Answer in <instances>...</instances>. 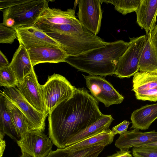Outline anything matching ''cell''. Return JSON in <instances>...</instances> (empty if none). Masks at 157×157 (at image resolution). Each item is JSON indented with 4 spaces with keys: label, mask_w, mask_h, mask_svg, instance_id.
<instances>
[{
    "label": "cell",
    "mask_w": 157,
    "mask_h": 157,
    "mask_svg": "<svg viewBox=\"0 0 157 157\" xmlns=\"http://www.w3.org/2000/svg\"><path fill=\"white\" fill-rule=\"evenodd\" d=\"M48 116L49 137L59 148L102 115L97 100L84 88H76L72 96L54 109Z\"/></svg>",
    "instance_id": "6da1fadb"
},
{
    "label": "cell",
    "mask_w": 157,
    "mask_h": 157,
    "mask_svg": "<svg viewBox=\"0 0 157 157\" xmlns=\"http://www.w3.org/2000/svg\"><path fill=\"white\" fill-rule=\"evenodd\" d=\"M129 44L122 40L108 42L103 46L78 55L68 56L65 62L90 75H112Z\"/></svg>",
    "instance_id": "7a4b0ae2"
},
{
    "label": "cell",
    "mask_w": 157,
    "mask_h": 157,
    "mask_svg": "<svg viewBox=\"0 0 157 157\" xmlns=\"http://www.w3.org/2000/svg\"><path fill=\"white\" fill-rule=\"evenodd\" d=\"M46 0H13V4L2 10L4 25L13 29L33 26L41 13L48 7Z\"/></svg>",
    "instance_id": "3957f363"
},
{
    "label": "cell",
    "mask_w": 157,
    "mask_h": 157,
    "mask_svg": "<svg viewBox=\"0 0 157 157\" xmlns=\"http://www.w3.org/2000/svg\"><path fill=\"white\" fill-rule=\"evenodd\" d=\"M58 42L69 56H75L103 46L108 43L84 27L82 33H45Z\"/></svg>",
    "instance_id": "277c9868"
},
{
    "label": "cell",
    "mask_w": 157,
    "mask_h": 157,
    "mask_svg": "<svg viewBox=\"0 0 157 157\" xmlns=\"http://www.w3.org/2000/svg\"><path fill=\"white\" fill-rule=\"evenodd\" d=\"M41 87L47 115L60 103L71 98L76 88L64 77L55 73L48 76Z\"/></svg>",
    "instance_id": "5b68a950"
},
{
    "label": "cell",
    "mask_w": 157,
    "mask_h": 157,
    "mask_svg": "<svg viewBox=\"0 0 157 157\" xmlns=\"http://www.w3.org/2000/svg\"><path fill=\"white\" fill-rule=\"evenodd\" d=\"M147 39V35L129 38L128 47L118 61L114 75L120 78H128L138 72L140 58Z\"/></svg>",
    "instance_id": "8992f818"
},
{
    "label": "cell",
    "mask_w": 157,
    "mask_h": 157,
    "mask_svg": "<svg viewBox=\"0 0 157 157\" xmlns=\"http://www.w3.org/2000/svg\"><path fill=\"white\" fill-rule=\"evenodd\" d=\"M0 93L14 104L22 112L28 122L29 130L43 132L47 115L36 110L23 97L17 86L5 88Z\"/></svg>",
    "instance_id": "52a82bcc"
},
{
    "label": "cell",
    "mask_w": 157,
    "mask_h": 157,
    "mask_svg": "<svg viewBox=\"0 0 157 157\" xmlns=\"http://www.w3.org/2000/svg\"><path fill=\"white\" fill-rule=\"evenodd\" d=\"M83 76L91 95L105 107L120 104L124 100V97L104 78L98 75Z\"/></svg>",
    "instance_id": "ba28073f"
},
{
    "label": "cell",
    "mask_w": 157,
    "mask_h": 157,
    "mask_svg": "<svg viewBox=\"0 0 157 157\" xmlns=\"http://www.w3.org/2000/svg\"><path fill=\"white\" fill-rule=\"evenodd\" d=\"M22 154L32 157H46L52 151L53 143L49 137L39 131L29 130L17 142Z\"/></svg>",
    "instance_id": "9c48e42d"
},
{
    "label": "cell",
    "mask_w": 157,
    "mask_h": 157,
    "mask_svg": "<svg viewBox=\"0 0 157 157\" xmlns=\"http://www.w3.org/2000/svg\"><path fill=\"white\" fill-rule=\"evenodd\" d=\"M101 0H80L78 1V10L77 13L81 25L94 34L99 33L101 22L102 11Z\"/></svg>",
    "instance_id": "30bf717a"
},
{
    "label": "cell",
    "mask_w": 157,
    "mask_h": 157,
    "mask_svg": "<svg viewBox=\"0 0 157 157\" xmlns=\"http://www.w3.org/2000/svg\"><path fill=\"white\" fill-rule=\"evenodd\" d=\"M19 44L27 50L31 48L54 47L62 48L61 45L41 30L34 26L13 28Z\"/></svg>",
    "instance_id": "8fae6325"
},
{
    "label": "cell",
    "mask_w": 157,
    "mask_h": 157,
    "mask_svg": "<svg viewBox=\"0 0 157 157\" xmlns=\"http://www.w3.org/2000/svg\"><path fill=\"white\" fill-rule=\"evenodd\" d=\"M25 99L38 112L45 115L46 107L43 99L41 85L38 82L33 70L16 86Z\"/></svg>",
    "instance_id": "7c38bea8"
},
{
    "label": "cell",
    "mask_w": 157,
    "mask_h": 157,
    "mask_svg": "<svg viewBox=\"0 0 157 157\" xmlns=\"http://www.w3.org/2000/svg\"><path fill=\"white\" fill-rule=\"evenodd\" d=\"M132 84L137 99L157 101V73L138 72L133 75Z\"/></svg>",
    "instance_id": "4fadbf2b"
},
{
    "label": "cell",
    "mask_w": 157,
    "mask_h": 157,
    "mask_svg": "<svg viewBox=\"0 0 157 157\" xmlns=\"http://www.w3.org/2000/svg\"><path fill=\"white\" fill-rule=\"evenodd\" d=\"M156 141L157 132L155 130L142 132L134 129L120 135L115 145L120 150L128 151L132 147H141Z\"/></svg>",
    "instance_id": "5bb4252c"
},
{
    "label": "cell",
    "mask_w": 157,
    "mask_h": 157,
    "mask_svg": "<svg viewBox=\"0 0 157 157\" xmlns=\"http://www.w3.org/2000/svg\"><path fill=\"white\" fill-rule=\"evenodd\" d=\"M27 50L33 67L41 63L65 62L69 56L59 48H33Z\"/></svg>",
    "instance_id": "9a60e30c"
},
{
    "label": "cell",
    "mask_w": 157,
    "mask_h": 157,
    "mask_svg": "<svg viewBox=\"0 0 157 157\" xmlns=\"http://www.w3.org/2000/svg\"><path fill=\"white\" fill-rule=\"evenodd\" d=\"M136 22L147 35L151 33L156 26L157 16V0H141L136 12Z\"/></svg>",
    "instance_id": "2e32d148"
},
{
    "label": "cell",
    "mask_w": 157,
    "mask_h": 157,
    "mask_svg": "<svg viewBox=\"0 0 157 157\" xmlns=\"http://www.w3.org/2000/svg\"><path fill=\"white\" fill-rule=\"evenodd\" d=\"M36 23L81 25L75 15L74 9L70 8L63 11L49 7L41 13Z\"/></svg>",
    "instance_id": "e0dca14e"
},
{
    "label": "cell",
    "mask_w": 157,
    "mask_h": 157,
    "mask_svg": "<svg viewBox=\"0 0 157 157\" xmlns=\"http://www.w3.org/2000/svg\"><path fill=\"white\" fill-rule=\"evenodd\" d=\"M9 66L15 73L18 83L21 82L34 70L27 49L22 44H19Z\"/></svg>",
    "instance_id": "ac0fdd59"
},
{
    "label": "cell",
    "mask_w": 157,
    "mask_h": 157,
    "mask_svg": "<svg viewBox=\"0 0 157 157\" xmlns=\"http://www.w3.org/2000/svg\"><path fill=\"white\" fill-rule=\"evenodd\" d=\"M115 135L109 128L104 130L77 143L64 148L68 152L73 153L97 146L105 147L113 141Z\"/></svg>",
    "instance_id": "d6986e66"
},
{
    "label": "cell",
    "mask_w": 157,
    "mask_h": 157,
    "mask_svg": "<svg viewBox=\"0 0 157 157\" xmlns=\"http://www.w3.org/2000/svg\"><path fill=\"white\" fill-rule=\"evenodd\" d=\"M157 119V103L147 105L134 111L131 117L132 125L130 129L137 130L148 129Z\"/></svg>",
    "instance_id": "ffe728a7"
},
{
    "label": "cell",
    "mask_w": 157,
    "mask_h": 157,
    "mask_svg": "<svg viewBox=\"0 0 157 157\" xmlns=\"http://www.w3.org/2000/svg\"><path fill=\"white\" fill-rule=\"evenodd\" d=\"M113 120L111 115L103 114L95 122L72 136L67 142L66 147L109 129Z\"/></svg>",
    "instance_id": "44dd1931"
},
{
    "label": "cell",
    "mask_w": 157,
    "mask_h": 157,
    "mask_svg": "<svg viewBox=\"0 0 157 157\" xmlns=\"http://www.w3.org/2000/svg\"><path fill=\"white\" fill-rule=\"evenodd\" d=\"M151 33L147 36L139 63L140 72L157 73V50L151 40Z\"/></svg>",
    "instance_id": "7402d4cb"
},
{
    "label": "cell",
    "mask_w": 157,
    "mask_h": 157,
    "mask_svg": "<svg viewBox=\"0 0 157 157\" xmlns=\"http://www.w3.org/2000/svg\"><path fill=\"white\" fill-rule=\"evenodd\" d=\"M0 140H3L5 135L17 142L20 139L12 118L6 108L4 96L0 94Z\"/></svg>",
    "instance_id": "603a6c76"
},
{
    "label": "cell",
    "mask_w": 157,
    "mask_h": 157,
    "mask_svg": "<svg viewBox=\"0 0 157 157\" xmlns=\"http://www.w3.org/2000/svg\"><path fill=\"white\" fill-rule=\"evenodd\" d=\"M5 98L6 108L20 138L29 130L28 121L23 113L14 104L5 97Z\"/></svg>",
    "instance_id": "cb8c5ba5"
},
{
    "label": "cell",
    "mask_w": 157,
    "mask_h": 157,
    "mask_svg": "<svg viewBox=\"0 0 157 157\" xmlns=\"http://www.w3.org/2000/svg\"><path fill=\"white\" fill-rule=\"evenodd\" d=\"M105 147L97 146L73 153L68 152L64 148H58L55 151H52L46 157H98Z\"/></svg>",
    "instance_id": "d4e9b609"
},
{
    "label": "cell",
    "mask_w": 157,
    "mask_h": 157,
    "mask_svg": "<svg viewBox=\"0 0 157 157\" xmlns=\"http://www.w3.org/2000/svg\"><path fill=\"white\" fill-rule=\"evenodd\" d=\"M102 2L110 3L114 6V9L123 15L136 12L140 5L141 0H102Z\"/></svg>",
    "instance_id": "484cf974"
},
{
    "label": "cell",
    "mask_w": 157,
    "mask_h": 157,
    "mask_svg": "<svg viewBox=\"0 0 157 157\" xmlns=\"http://www.w3.org/2000/svg\"><path fill=\"white\" fill-rule=\"evenodd\" d=\"M18 83L16 76L9 66L0 68V86L5 88L16 86Z\"/></svg>",
    "instance_id": "4316f807"
},
{
    "label": "cell",
    "mask_w": 157,
    "mask_h": 157,
    "mask_svg": "<svg viewBox=\"0 0 157 157\" xmlns=\"http://www.w3.org/2000/svg\"><path fill=\"white\" fill-rule=\"evenodd\" d=\"M17 38L16 32L13 29L0 24V43L11 44Z\"/></svg>",
    "instance_id": "83f0119b"
},
{
    "label": "cell",
    "mask_w": 157,
    "mask_h": 157,
    "mask_svg": "<svg viewBox=\"0 0 157 157\" xmlns=\"http://www.w3.org/2000/svg\"><path fill=\"white\" fill-rule=\"evenodd\" d=\"M132 153L134 157H157V146L133 147Z\"/></svg>",
    "instance_id": "f1b7e54d"
},
{
    "label": "cell",
    "mask_w": 157,
    "mask_h": 157,
    "mask_svg": "<svg viewBox=\"0 0 157 157\" xmlns=\"http://www.w3.org/2000/svg\"><path fill=\"white\" fill-rule=\"evenodd\" d=\"M130 124L129 121L125 120L113 127L111 131L114 135L117 134L121 135L127 131L128 126Z\"/></svg>",
    "instance_id": "f546056e"
},
{
    "label": "cell",
    "mask_w": 157,
    "mask_h": 157,
    "mask_svg": "<svg viewBox=\"0 0 157 157\" xmlns=\"http://www.w3.org/2000/svg\"><path fill=\"white\" fill-rule=\"evenodd\" d=\"M131 152L123 150L117 151V153L106 157H128L131 155Z\"/></svg>",
    "instance_id": "4dcf8cb0"
},
{
    "label": "cell",
    "mask_w": 157,
    "mask_h": 157,
    "mask_svg": "<svg viewBox=\"0 0 157 157\" xmlns=\"http://www.w3.org/2000/svg\"><path fill=\"white\" fill-rule=\"evenodd\" d=\"M151 36L152 43L157 50V25L151 33Z\"/></svg>",
    "instance_id": "1f68e13d"
},
{
    "label": "cell",
    "mask_w": 157,
    "mask_h": 157,
    "mask_svg": "<svg viewBox=\"0 0 157 157\" xmlns=\"http://www.w3.org/2000/svg\"><path fill=\"white\" fill-rule=\"evenodd\" d=\"M10 63L6 56L0 50V68L9 66Z\"/></svg>",
    "instance_id": "d6a6232c"
},
{
    "label": "cell",
    "mask_w": 157,
    "mask_h": 157,
    "mask_svg": "<svg viewBox=\"0 0 157 157\" xmlns=\"http://www.w3.org/2000/svg\"><path fill=\"white\" fill-rule=\"evenodd\" d=\"M0 157L3 155L4 151L5 148L6 143L3 140H0Z\"/></svg>",
    "instance_id": "836d02e7"
},
{
    "label": "cell",
    "mask_w": 157,
    "mask_h": 157,
    "mask_svg": "<svg viewBox=\"0 0 157 157\" xmlns=\"http://www.w3.org/2000/svg\"><path fill=\"white\" fill-rule=\"evenodd\" d=\"M142 146H157V141L154 142L152 143L143 145Z\"/></svg>",
    "instance_id": "e575fe53"
},
{
    "label": "cell",
    "mask_w": 157,
    "mask_h": 157,
    "mask_svg": "<svg viewBox=\"0 0 157 157\" xmlns=\"http://www.w3.org/2000/svg\"><path fill=\"white\" fill-rule=\"evenodd\" d=\"M19 157H32L29 155L25 154V153H23L22 154V155Z\"/></svg>",
    "instance_id": "d590c367"
},
{
    "label": "cell",
    "mask_w": 157,
    "mask_h": 157,
    "mask_svg": "<svg viewBox=\"0 0 157 157\" xmlns=\"http://www.w3.org/2000/svg\"><path fill=\"white\" fill-rule=\"evenodd\" d=\"M128 157H133L132 156V155H131L130 156H129Z\"/></svg>",
    "instance_id": "8d00e7d4"
}]
</instances>
